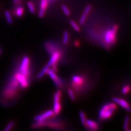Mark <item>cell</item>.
<instances>
[{"label":"cell","mask_w":131,"mask_h":131,"mask_svg":"<svg viewBox=\"0 0 131 131\" xmlns=\"http://www.w3.org/2000/svg\"><path fill=\"white\" fill-rule=\"evenodd\" d=\"M116 109V105L114 103L105 104L100 109L99 113V116L102 120L109 119L113 115Z\"/></svg>","instance_id":"obj_1"},{"label":"cell","mask_w":131,"mask_h":131,"mask_svg":"<svg viewBox=\"0 0 131 131\" xmlns=\"http://www.w3.org/2000/svg\"><path fill=\"white\" fill-rule=\"evenodd\" d=\"M118 28V27L117 25H114L111 28L105 32L103 36V42L105 46H110L115 44Z\"/></svg>","instance_id":"obj_2"},{"label":"cell","mask_w":131,"mask_h":131,"mask_svg":"<svg viewBox=\"0 0 131 131\" xmlns=\"http://www.w3.org/2000/svg\"><path fill=\"white\" fill-rule=\"evenodd\" d=\"M19 72L24 77L29 79L30 75V59L27 56H25L22 59Z\"/></svg>","instance_id":"obj_3"},{"label":"cell","mask_w":131,"mask_h":131,"mask_svg":"<svg viewBox=\"0 0 131 131\" xmlns=\"http://www.w3.org/2000/svg\"><path fill=\"white\" fill-rule=\"evenodd\" d=\"M61 96L62 92L60 90L56 91L53 95V106L52 111L55 114H58L62 109L60 102Z\"/></svg>","instance_id":"obj_4"},{"label":"cell","mask_w":131,"mask_h":131,"mask_svg":"<svg viewBox=\"0 0 131 131\" xmlns=\"http://www.w3.org/2000/svg\"><path fill=\"white\" fill-rule=\"evenodd\" d=\"M47 73L50 76L51 79L53 81L55 86L57 88H61L63 86V81L61 78L59 77L55 72L52 69H49Z\"/></svg>","instance_id":"obj_5"},{"label":"cell","mask_w":131,"mask_h":131,"mask_svg":"<svg viewBox=\"0 0 131 131\" xmlns=\"http://www.w3.org/2000/svg\"><path fill=\"white\" fill-rule=\"evenodd\" d=\"M54 115L55 114L52 110H49L35 116L34 119L37 122L45 121Z\"/></svg>","instance_id":"obj_6"},{"label":"cell","mask_w":131,"mask_h":131,"mask_svg":"<svg viewBox=\"0 0 131 131\" xmlns=\"http://www.w3.org/2000/svg\"><path fill=\"white\" fill-rule=\"evenodd\" d=\"M15 77L19 83L21 87L25 88L29 85V81L28 79L24 77L19 72L16 73L15 75Z\"/></svg>","instance_id":"obj_7"},{"label":"cell","mask_w":131,"mask_h":131,"mask_svg":"<svg viewBox=\"0 0 131 131\" xmlns=\"http://www.w3.org/2000/svg\"><path fill=\"white\" fill-rule=\"evenodd\" d=\"M113 101L115 103L118 104L120 105L121 107L123 108L124 109L126 110L128 112H130L131 109H130V106L129 104V103L121 98H113Z\"/></svg>","instance_id":"obj_8"},{"label":"cell","mask_w":131,"mask_h":131,"mask_svg":"<svg viewBox=\"0 0 131 131\" xmlns=\"http://www.w3.org/2000/svg\"><path fill=\"white\" fill-rule=\"evenodd\" d=\"M15 7L12 10V13L17 17H22L24 12V8L23 7L20 6V4L15 5Z\"/></svg>","instance_id":"obj_9"},{"label":"cell","mask_w":131,"mask_h":131,"mask_svg":"<svg viewBox=\"0 0 131 131\" xmlns=\"http://www.w3.org/2000/svg\"><path fill=\"white\" fill-rule=\"evenodd\" d=\"M72 82L73 86L75 88L80 87L83 85L84 79L82 76L78 75H73L72 77Z\"/></svg>","instance_id":"obj_10"},{"label":"cell","mask_w":131,"mask_h":131,"mask_svg":"<svg viewBox=\"0 0 131 131\" xmlns=\"http://www.w3.org/2000/svg\"><path fill=\"white\" fill-rule=\"evenodd\" d=\"M86 128H87L88 130L96 131L99 129V126L98 124L93 120L87 119L86 121V123L85 126Z\"/></svg>","instance_id":"obj_11"},{"label":"cell","mask_w":131,"mask_h":131,"mask_svg":"<svg viewBox=\"0 0 131 131\" xmlns=\"http://www.w3.org/2000/svg\"><path fill=\"white\" fill-rule=\"evenodd\" d=\"M48 0H41L40 4V10L38 13V16L40 18L43 17L45 13V10L48 6Z\"/></svg>","instance_id":"obj_12"},{"label":"cell","mask_w":131,"mask_h":131,"mask_svg":"<svg viewBox=\"0 0 131 131\" xmlns=\"http://www.w3.org/2000/svg\"><path fill=\"white\" fill-rule=\"evenodd\" d=\"M91 6L90 5H87V6L86 7L85 9L84 10V11L83 14L80 18V21H79V23L80 24L82 25L85 23V22L87 19V16L91 10Z\"/></svg>","instance_id":"obj_13"},{"label":"cell","mask_w":131,"mask_h":131,"mask_svg":"<svg viewBox=\"0 0 131 131\" xmlns=\"http://www.w3.org/2000/svg\"><path fill=\"white\" fill-rule=\"evenodd\" d=\"M4 14H5V17H6V19L7 20V22L10 24H12L13 20H12V16H11V14L10 12L8 10H6L5 11Z\"/></svg>","instance_id":"obj_14"},{"label":"cell","mask_w":131,"mask_h":131,"mask_svg":"<svg viewBox=\"0 0 131 131\" xmlns=\"http://www.w3.org/2000/svg\"><path fill=\"white\" fill-rule=\"evenodd\" d=\"M79 116H80L81 122L84 126H85L87 120L85 113L83 111H80V113H79Z\"/></svg>","instance_id":"obj_15"},{"label":"cell","mask_w":131,"mask_h":131,"mask_svg":"<svg viewBox=\"0 0 131 131\" xmlns=\"http://www.w3.org/2000/svg\"><path fill=\"white\" fill-rule=\"evenodd\" d=\"M27 5L28 8L29 9V11L31 13L34 14L35 12V7L33 3L31 1H28L27 2Z\"/></svg>","instance_id":"obj_16"},{"label":"cell","mask_w":131,"mask_h":131,"mask_svg":"<svg viewBox=\"0 0 131 131\" xmlns=\"http://www.w3.org/2000/svg\"><path fill=\"white\" fill-rule=\"evenodd\" d=\"M69 40V34L68 31H65L63 33V43L64 45H67Z\"/></svg>","instance_id":"obj_17"},{"label":"cell","mask_w":131,"mask_h":131,"mask_svg":"<svg viewBox=\"0 0 131 131\" xmlns=\"http://www.w3.org/2000/svg\"><path fill=\"white\" fill-rule=\"evenodd\" d=\"M129 123H130L129 116H127L125 117L124 121L123 128L125 130L128 131V129L129 128Z\"/></svg>","instance_id":"obj_18"},{"label":"cell","mask_w":131,"mask_h":131,"mask_svg":"<svg viewBox=\"0 0 131 131\" xmlns=\"http://www.w3.org/2000/svg\"><path fill=\"white\" fill-rule=\"evenodd\" d=\"M70 22V24H71V26H72V27L76 31H77V32H79L80 31V27L79 26V25L75 22H74V21H73V20H71Z\"/></svg>","instance_id":"obj_19"},{"label":"cell","mask_w":131,"mask_h":131,"mask_svg":"<svg viewBox=\"0 0 131 131\" xmlns=\"http://www.w3.org/2000/svg\"><path fill=\"white\" fill-rule=\"evenodd\" d=\"M68 94L70 96V98L73 100V101H75V99H76V97H75V96L74 94V93L73 91V89H71V88H69L68 89Z\"/></svg>","instance_id":"obj_20"},{"label":"cell","mask_w":131,"mask_h":131,"mask_svg":"<svg viewBox=\"0 0 131 131\" xmlns=\"http://www.w3.org/2000/svg\"><path fill=\"white\" fill-rule=\"evenodd\" d=\"M61 7H62V10H63L64 13H65V14L66 16H69L70 15V14H71L70 11V10H69V9L68 8V7H67L66 6L64 5H62V6H61Z\"/></svg>","instance_id":"obj_21"},{"label":"cell","mask_w":131,"mask_h":131,"mask_svg":"<svg viewBox=\"0 0 131 131\" xmlns=\"http://www.w3.org/2000/svg\"><path fill=\"white\" fill-rule=\"evenodd\" d=\"M130 90V87L128 85H126L124 86L123 88H122V93L123 94H127Z\"/></svg>","instance_id":"obj_22"},{"label":"cell","mask_w":131,"mask_h":131,"mask_svg":"<svg viewBox=\"0 0 131 131\" xmlns=\"http://www.w3.org/2000/svg\"><path fill=\"white\" fill-rule=\"evenodd\" d=\"M15 122L14 121H10L9 123L8 124L7 127H6V128L5 129V131H9L14 126V125Z\"/></svg>","instance_id":"obj_23"},{"label":"cell","mask_w":131,"mask_h":131,"mask_svg":"<svg viewBox=\"0 0 131 131\" xmlns=\"http://www.w3.org/2000/svg\"><path fill=\"white\" fill-rule=\"evenodd\" d=\"M12 2L14 5H17L20 4L21 0H12Z\"/></svg>","instance_id":"obj_24"},{"label":"cell","mask_w":131,"mask_h":131,"mask_svg":"<svg viewBox=\"0 0 131 131\" xmlns=\"http://www.w3.org/2000/svg\"><path fill=\"white\" fill-rule=\"evenodd\" d=\"M74 44H75V45L76 46L79 45V41H75V43Z\"/></svg>","instance_id":"obj_25"},{"label":"cell","mask_w":131,"mask_h":131,"mask_svg":"<svg viewBox=\"0 0 131 131\" xmlns=\"http://www.w3.org/2000/svg\"><path fill=\"white\" fill-rule=\"evenodd\" d=\"M1 3H0V10H1Z\"/></svg>","instance_id":"obj_26"},{"label":"cell","mask_w":131,"mask_h":131,"mask_svg":"<svg viewBox=\"0 0 131 131\" xmlns=\"http://www.w3.org/2000/svg\"><path fill=\"white\" fill-rule=\"evenodd\" d=\"M0 53H1V51H0Z\"/></svg>","instance_id":"obj_27"}]
</instances>
